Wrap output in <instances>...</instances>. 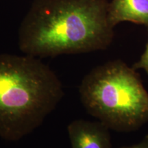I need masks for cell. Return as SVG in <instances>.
I'll return each instance as SVG.
<instances>
[{"instance_id":"obj_6","label":"cell","mask_w":148,"mask_h":148,"mask_svg":"<svg viewBox=\"0 0 148 148\" xmlns=\"http://www.w3.org/2000/svg\"><path fill=\"white\" fill-rule=\"evenodd\" d=\"M132 67L135 70L143 69L145 71V73L148 75V42L147 45H146L145 50L144 51V53L140 56L139 60L133 64Z\"/></svg>"},{"instance_id":"obj_1","label":"cell","mask_w":148,"mask_h":148,"mask_svg":"<svg viewBox=\"0 0 148 148\" xmlns=\"http://www.w3.org/2000/svg\"><path fill=\"white\" fill-rule=\"evenodd\" d=\"M107 0H33L18 32L19 49L38 58L103 50L113 40Z\"/></svg>"},{"instance_id":"obj_4","label":"cell","mask_w":148,"mask_h":148,"mask_svg":"<svg viewBox=\"0 0 148 148\" xmlns=\"http://www.w3.org/2000/svg\"><path fill=\"white\" fill-rule=\"evenodd\" d=\"M109 130L99 121H73L67 127L71 148H112Z\"/></svg>"},{"instance_id":"obj_2","label":"cell","mask_w":148,"mask_h":148,"mask_svg":"<svg viewBox=\"0 0 148 148\" xmlns=\"http://www.w3.org/2000/svg\"><path fill=\"white\" fill-rule=\"evenodd\" d=\"M64 92L58 75L40 58L0 54V137L21 139L40 126Z\"/></svg>"},{"instance_id":"obj_3","label":"cell","mask_w":148,"mask_h":148,"mask_svg":"<svg viewBox=\"0 0 148 148\" xmlns=\"http://www.w3.org/2000/svg\"><path fill=\"white\" fill-rule=\"evenodd\" d=\"M90 115L117 132H131L148 122V92L133 67L110 61L94 68L79 87Z\"/></svg>"},{"instance_id":"obj_7","label":"cell","mask_w":148,"mask_h":148,"mask_svg":"<svg viewBox=\"0 0 148 148\" xmlns=\"http://www.w3.org/2000/svg\"><path fill=\"white\" fill-rule=\"evenodd\" d=\"M121 148H148V136H146L140 143L128 146V147H123Z\"/></svg>"},{"instance_id":"obj_5","label":"cell","mask_w":148,"mask_h":148,"mask_svg":"<svg viewBox=\"0 0 148 148\" xmlns=\"http://www.w3.org/2000/svg\"><path fill=\"white\" fill-rule=\"evenodd\" d=\"M108 18L112 27L123 21L148 27V0H112L108 4Z\"/></svg>"}]
</instances>
